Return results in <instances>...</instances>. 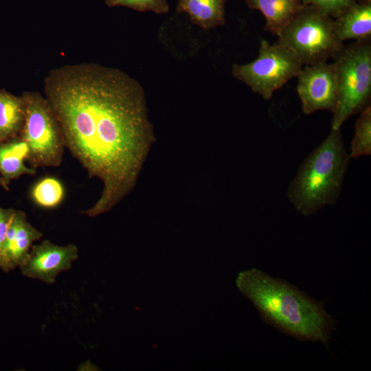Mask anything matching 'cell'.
Wrapping results in <instances>:
<instances>
[{
  "mask_svg": "<svg viewBox=\"0 0 371 371\" xmlns=\"http://www.w3.org/2000/svg\"><path fill=\"white\" fill-rule=\"evenodd\" d=\"M105 3L109 8L123 6L139 12L150 11L157 14H165L169 10L166 0H105Z\"/></svg>",
  "mask_w": 371,
  "mask_h": 371,
  "instance_id": "obj_18",
  "label": "cell"
},
{
  "mask_svg": "<svg viewBox=\"0 0 371 371\" xmlns=\"http://www.w3.org/2000/svg\"><path fill=\"white\" fill-rule=\"evenodd\" d=\"M296 78L297 93L306 115L322 110L334 111L338 88L333 63L304 65Z\"/></svg>",
  "mask_w": 371,
  "mask_h": 371,
  "instance_id": "obj_8",
  "label": "cell"
},
{
  "mask_svg": "<svg viewBox=\"0 0 371 371\" xmlns=\"http://www.w3.org/2000/svg\"><path fill=\"white\" fill-rule=\"evenodd\" d=\"M248 7L260 11L266 19L265 30L278 36L302 6V0H245Z\"/></svg>",
  "mask_w": 371,
  "mask_h": 371,
  "instance_id": "obj_13",
  "label": "cell"
},
{
  "mask_svg": "<svg viewBox=\"0 0 371 371\" xmlns=\"http://www.w3.org/2000/svg\"><path fill=\"white\" fill-rule=\"evenodd\" d=\"M25 117V103L21 95L0 89V142L19 137Z\"/></svg>",
  "mask_w": 371,
  "mask_h": 371,
  "instance_id": "obj_15",
  "label": "cell"
},
{
  "mask_svg": "<svg viewBox=\"0 0 371 371\" xmlns=\"http://www.w3.org/2000/svg\"><path fill=\"white\" fill-rule=\"evenodd\" d=\"M0 186L4 189L5 191H9L10 190V188L5 182V181L3 179V178L0 176Z\"/></svg>",
  "mask_w": 371,
  "mask_h": 371,
  "instance_id": "obj_21",
  "label": "cell"
},
{
  "mask_svg": "<svg viewBox=\"0 0 371 371\" xmlns=\"http://www.w3.org/2000/svg\"><path fill=\"white\" fill-rule=\"evenodd\" d=\"M21 96L25 117L19 137L28 148L26 161L34 169L60 166L66 147L54 110L45 95L37 91H25Z\"/></svg>",
  "mask_w": 371,
  "mask_h": 371,
  "instance_id": "obj_5",
  "label": "cell"
},
{
  "mask_svg": "<svg viewBox=\"0 0 371 371\" xmlns=\"http://www.w3.org/2000/svg\"><path fill=\"white\" fill-rule=\"evenodd\" d=\"M340 129L328 136L304 161L287 190L295 210L307 216L339 198L349 163Z\"/></svg>",
  "mask_w": 371,
  "mask_h": 371,
  "instance_id": "obj_3",
  "label": "cell"
},
{
  "mask_svg": "<svg viewBox=\"0 0 371 371\" xmlns=\"http://www.w3.org/2000/svg\"><path fill=\"white\" fill-rule=\"evenodd\" d=\"M278 37L303 65L327 62L344 45L336 34L334 19L311 5L303 4Z\"/></svg>",
  "mask_w": 371,
  "mask_h": 371,
  "instance_id": "obj_6",
  "label": "cell"
},
{
  "mask_svg": "<svg viewBox=\"0 0 371 371\" xmlns=\"http://www.w3.org/2000/svg\"><path fill=\"white\" fill-rule=\"evenodd\" d=\"M339 39L362 41L371 38V0H356L334 19Z\"/></svg>",
  "mask_w": 371,
  "mask_h": 371,
  "instance_id": "obj_11",
  "label": "cell"
},
{
  "mask_svg": "<svg viewBox=\"0 0 371 371\" xmlns=\"http://www.w3.org/2000/svg\"><path fill=\"white\" fill-rule=\"evenodd\" d=\"M356 0H302L303 4L311 5L335 19Z\"/></svg>",
  "mask_w": 371,
  "mask_h": 371,
  "instance_id": "obj_19",
  "label": "cell"
},
{
  "mask_svg": "<svg viewBox=\"0 0 371 371\" xmlns=\"http://www.w3.org/2000/svg\"><path fill=\"white\" fill-rule=\"evenodd\" d=\"M15 212L16 210L14 208H4L0 206V251Z\"/></svg>",
  "mask_w": 371,
  "mask_h": 371,
  "instance_id": "obj_20",
  "label": "cell"
},
{
  "mask_svg": "<svg viewBox=\"0 0 371 371\" xmlns=\"http://www.w3.org/2000/svg\"><path fill=\"white\" fill-rule=\"evenodd\" d=\"M226 0H177V11L186 13L190 21L204 30L225 23Z\"/></svg>",
  "mask_w": 371,
  "mask_h": 371,
  "instance_id": "obj_14",
  "label": "cell"
},
{
  "mask_svg": "<svg viewBox=\"0 0 371 371\" xmlns=\"http://www.w3.org/2000/svg\"><path fill=\"white\" fill-rule=\"evenodd\" d=\"M236 285L268 325L300 341L328 346L336 320L320 302L286 281L256 269L239 273Z\"/></svg>",
  "mask_w": 371,
  "mask_h": 371,
  "instance_id": "obj_2",
  "label": "cell"
},
{
  "mask_svg": "<svg viewBox=\"0 0 371 371\" xmlns=\"http://www.w3.org/2000/svg\"><path fill=\"white\" fill-rule=\"evenodd\" d=\"M44 95L60 124L66 148L102 184L90 218L112 210L135 187L155 141L144 90L120 69L95 63L52 69Z\"/></svg>",
  "mask_w": 371,
  "mask_h": 371,
  "instance_id": "obj_1",
  "label": "cell"
},
{
  "mask_svg": "<svg viewBox=\"0 0 371 371\" xmlns=\"http://www.w3.org/2000/svg\"><path fill=\"white\" fill-rule=\"evenodd\" d=\"M78 257L76 245H58L49 240L33 245L20 266L23 276L51 284L61 272L69 270Z\"/></svg>",
  "mask_w": 371,
  "mask_h": 371,
  "instance_id": "obj_9",
  "label": "cell"
},
{
  "mask_svg": "<svg viewBox=\"0 0 371 371\" xmlns=\"http://www.w3.org/2000/svg\"><path fill=\"white\" fill-rule=\"evenodd\" d=\"M371 154V106L361 112L355 125V133L350 143L349 158H358Z\"/></svg>",
  "mask_w": 371,
  "mask_h": 371,
  "instance_id": "obj_17",
  "label": "cell"
},
{
  "mask_svg": "<svg viewBox=\"0 0 371 371\" xmlns=\"http://www.w3.org/2000/svg\"><path fill=\"white\" fill-rule=\"evenodd\" d=\"M43 234L27 220L25 212L16 210L0 251V268L8 272L26 260L33 243Z\"/></svg>",
  "mask_w": 371,
  "mask_h": 371,
  "instance_id": "obj_10",
  "label": "cell"
},
{
  "mask_svg": "<svg viewBox=\"0 0 371 371\" xmlns=\"http://www.w3.org/2000/svg\"><path fill=\"white\" fill-rule=\"evenodd\" d=\"M333 60L338 100L333 112L331 128L340 129L351 115L370 105V40L343 45Z\"/></svg>",
  "mask_w": 371,
  "mask_h": 371,
  "instance_id": "obj_4",
  "label": "cell"
},
{
  "mask_svg": "<svg viewBox=\"0 0 371 371\" xmlns=\"http://www.w3.org/2000/svg\"><path fill=\"white\" fill-rule=\"evenodd\" d=\"M65 188L56 177L47 176L37 181L31 188L30 198L33 203L43 209H54L64 201Z\"/></svg>",
  "mask_w": 371,
  "mask_h": 371,
  "instance_id": "obj_16",
  "label": "cell"
},
{
  "mask_svg": "<svg viewBox=\"0 0 371 371\" xmlns=\"http://www.w3.org/2000/svg\"><path fill=\"white\" fill-rule=\"evenodd\" d=\"M303 66L297 56L283 44L278 41L270 44L262 40L257 58L247 64H234L232 73L253 92L269 100L275 91L297 77Z\"/></svg>",
  "mask_w": 371,
  "mask_h": 371,
  "instance_id": "obj_7",
  "label": "cell"
},
{
  "mask_svg": "<svg viewBox=\"0 0 371 371\" xmlns=\"http://www.w3.org/2000/svg\"><path fill=\"white\" fill-rule=\"evenodd\" d=\"M27 154V144L20 137L0 142V176L8 186L23 175L36 174V169L25 164Z\"/></svg>",
  "mask_w": 371,
  "mask_h": 371,
  "instance_id": "obj_12",
  "label": "cell"
}]
</instances>
